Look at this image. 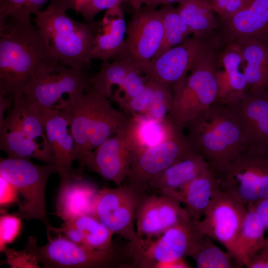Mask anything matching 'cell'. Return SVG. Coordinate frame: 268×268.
<instances>
[{"instance_id": "1", "label": "cell", "mask_w": 268, "mask_h": 268, "mask_svg": "<svg viewBox=\"0 0 268 268\" xmlns=\"http://www.w3.org/2000/svg\"><path fill=\"white\" fill-rule=\"evenodd\" d=\"M60 64L28 18L0 20V95L12 97Z\"/></svg>"}, {"instance_id": "2", "label": "cell", "mask_w": 268, "mask_h": 268, "mask_svg": "<svg viewBox=\"0 0 268 268\" xmlns=\"http://www.w3.org/2000/svg\"><path fill=\"white\" fill-rule=\"evenodd\" d=\"M185 128L216 176L248 146L243 125L229 104L216 102L189 121Z\"/></svg>"}, {"instance_id": "3", "label": "cell", "mask_w": 268, "mask_h": 268, "mask_svg": "<svg viewBox=\"0 0 268 268\" xmlns=\"http://www.w3.org/2000/svg\"><path fill=\"white\" fill-rule=\"evenodd\" d=\"M76 5L77 0H51L45 10L35 14L34 21L60 64L84 70L91 62L94 30L92 23L67 15Z\"/></svg>"}, {"instance_id": "4", "label": "cell", "mask_w": 268, "mask_h": 268, "mask_svg": "<svg viewBox=\"0 0 268 268\" xmlns=\"http://www.w3.org/2000/svg\"><path fill=\"white\" fill-rule=\"evenodd\" d=\"M222 45L217 33L174 91L172 103L166 118L177 127L184 129L189 121L217 101L216 67Z\"/></svg>"}, {"instance_id": "5", "label": "cell", "mask_w": 268, "mask_h": 268, "mask_svg": "<svg viewBox=\"0 0 268 268\" xmlns=\"http://www.w3.org/2000/svg\"><path fill=\"white\" fill-rule=\"evenodd\" d=\"M204 235L192 219L167 229L160 235L129 242V268H172L177 261L192 257Z\"/></svg>"}, {"instance_id": "6", "label": "cell", "mask_w": 268, "mask_h": 268, "mask_svg": "<svg viewBox=\"0 0 268 268\" xmlns=\"http://www.w3.org/2000/svg\"><path fill=\"white\" fill-rule=\"evenodd\" d=\"M58 172L54 164L37 165L30 159L8 157L0 159V176L11 183L22 197V202L12 213L26 220L37 219L47 229V236L56 232L49 221L45 192L50 176Z\"/></svg>"}, {"instance_id": "7", "label": "cell", "mask_w": 268, "mask_h": 268, "mask_svg": "<svg viewBox=\"0 0 268 268\" xmlns=\"http://www.w3.org/2000/svg\"><path fill=\"white\" fill-rule=\"evenodd\" d=\"M89 78L84 70L59 64L33 80L24 90V98L40 113L64 110L82 97Z\"/></svg>"}, {"instance_id": "8", "label": "cell", "mask_w": 268, "mask_h": 268, "mask_svg": "<svg viewBox=\"0 0 268 268\" xmlns=\"http://www.w3.org/2000/svg\"><path fill=\"white\" fill-rule=\"evenodd\" d=\"M220 190L246 207L268 197V151L247 147L216 176Z\"/></svg>"}, {"instance_id": "9", "label": "cell", "mask_w": 268, "mask_h": 268, "mask_svg": "<svg viewBox=\"0 0 268 268\" xmlns=\"http://www.w3.org/2000/svg\"><path fill=\"white\" fill-rule=\"evenodd\" d=\"M47 238L46 244L39 246L35 237L30 236L25 248L45 268H110L121 266L114 247L106 250L89 249L72 242L61 232Z\"/></svg>"}, {"instance_id": "10", "label": "cell", "mask_w": 268, "mask_h": 268, "mask_svg": "<svg viewBox=\"0 0 268 268\" xmlns=\"http://www.w3.org/2000/svg\"><path fill=\"white\" fill-rule=\"evenodd\" d=\"M197 153L201 154L184 129L176 127L167 139L134 157L127 178L128 184L144 194L157 175Z\"/></svg>"}, {"instance_id": "11", "label": "cell", "mask_w": 268, "mask_h": 268, "mask_svg": "<svg viewBox=\"0 0 268 268\" xmlns=\"http://www.w3.org/2000/svg\"><path fill=\"white\" fill-rule=\"evenodd\" d=\"M163 37L162 20L158 10L145 5L134 11L127 24L123 47L114 59L126 61L143 73L159 50Z\"/></svg>"}, {"instance_id": "12", "label": "cell", "mask_w": 268, "mask_h": 268, "mask_svg": "<svg viewBox=\"0 0 268 268\" xmlns=\"http://www.w3.org/2000/svg\"><path fill=\"white\" fill-rule=\"evenodd\" d=\"M143 195L128 184L115 188H104L98 192L93 216L114 234L120 235L130 243H136L139 238L134 223L136 209Z\"/></svg>"}, {"instance_id": "13", "label": "cell", "mask_w": 268, "mask_h": 268, "mask_svg": "<svg viewBox=\"0 0 268 268\" xmlns=\"http://www.w3.org/2000/svg\"><path fill=\"white\" fill-rule=\"evenodd\" d=\"M217 33L206 37L193 35L183 43L153 58L144 71V75L149 80L168 86L174 92Z\"/></svg>"}, {"instance_id": "14", "label": "cell", "mask_w": 268, "mask_h": 268, "mask_svg": "<svg viewBox=\"0 0 268 268\" xmlns=\"http://www.w3.org/2000/svg\"><path fill=\"white\" fill-rule=\"evenodd\" d=\"M247 211L246 206L219 189L203 217L196 221L204 235L221 243L234 256L235 242Z\"/></svg>"}, {"instance_id": "15", "label": "cell", "mask_w": 268, "mask_h": 268, "mask_svg": "<svg viewBox=\"0 0 268 268\" xmlns=\"http://www.w3.org/2000/svg\"><path fill=\"white\" fill-rule=\"evenodd\" d=\"M47 139L60 177V186L78 177L73 166L75 160V142L69 117L65 110H50L40 113Z\"/></svg>"}, {"instance_id": "16", "label": "cell", "mask_w": 268, "mask_h": 268, "mask_svg": "<svg viewBox=\"0 0 268 268\" xmlns=\"http://www.w3.org/2000/svg\"><path fill=\"white\" fill-rule=\"evenodd\" d=\"M125 126L98 146L85 163V167L89 170L117 186L127 178L134 157Z\"/></svg>"}, {"instance_id": "17", "label": "cell", "mask_w": 268, "mask_h": 268, "mask_svg": "<svg viewBox=\"0 0 268 268\" xmlns=\"http://www.w3.org/2000/svg\"><path fill=\"white\" fill-rule=\"evenodd\" d=\"M223 44L245 39L268 41V0H248L228 20L220 23Z\"/></svg>"}, {"instance_id": "18", "label": "cell", "mask_w": 268, "mask_h": 268, "mask_svg": "<svg viewBox=\"0 0 268 268\" xmlns=\"http://www.w3.org/2000/svg\"><path fill=\"white\" fill-rule=\"evenodd\" d=\"M229 104L243 125L248 147L268 151V91H246L239 99Z\"/></svg>"}, {"instance_id": "19", "label": "cell", "mask_w": 268, "mask_h": 268, "mask_svg": "<svg viewBox=\"0 0 268 268\" xmlns=\"http://www.w3.org/2000/svg\"><path fill=\"white\" fill-rule=\"evenodd\" d=\"M216 74L218 87L216 102L231 103L247 91L243 58L236 42L223 43L218 57Z\"/></svg>"}, {"instance_id": "20", "label": "cell", "mask_w": 268, "mask_h": 268, "mask_svg": "<svg viewBox=\"0 0 268 268\" xmlns=\"http://www.w3.org/2000/svg\"><path fill=\"white\" fill-rule=\"evenodd\" d=\"M91 23L94 37L90 60L108 61L120 51L126 36L127 24L121 4L106 10L102 19Z\"/></svg>"}, {"instance_id": "21", "label": "cell", "mask_w": 268, "mask_h": 268, "mask_svg": "<svg viewBox=\"0 0 268 268\" xmlns=\"http://www.w3.org/2000/svg\"><path fill=\"white\" fill-rule=\"evenodd\" d=\"M87 87L82 97L65 110L69 117L70 130L75 142L77 174L82 178L85 161L89 154L88 145L92 124L93 89Z\"/></svg>"}, {"instance_id": "22", "label": "cell", "mask_w": 268, "mask_h": 268, "mask_svg": "<svg viewBox=\"0 0 268 268\" xmlns=\"http://www.w3.org/2000/svg\"><path fill=\"white\" fill-rule=\"evenodd\" d=\"M0 149L6 152L8 157L34 158L54 164L51 151L29 137L9 113L0 123Z\"/></svg>"}, {"instance_id": "23", "label": "cell", "mask_w": 268, "mask_h": 268, "mask_svg": "<svg viewBox=\"0 0 268 268\" xmlns=\"http://www.w3.org/2000/svg\"><path fill=\"white\" fill-rule=\"evenodd\" d=\"M219 189L218 180L208 167L169 197L184 203L192 219L198 221L203 217L213 197Z\"/></svg>"}, {"instance_id": "24", "label": "cell", "mask_w": 268, "mask_h": 268, "mask_svg": "<svg viewBox=\"0 0 268 268\" xmlns=\"http://www.w3.org/2000/svg\"><path fill=\"white\" fill-rule=\"evenodd\" d=\"M98 192L94 187L81 179H73L61 186L57 198L56 214L64 222L84 215H93Z\"/></svg>"}, {"instance_id": "25", "label": "cell", "mask_w": 268, "mask_h": 268, "mask_svg": "<svg viewBox=\"0 0 268 268\" xmlns=\"http://www.w3.org/2000/svg\"><path fill=\"white\" fill-rule=\"evenodd\" d=\"M93 89V110L88 145L89 155L102 142L118 133L130 119L123 112L114 108L108 98Z\"/></svg>"}, {"instance_id": "26", "label": "cell", "mask_w": 268, "mask_h": 268, "mask_svg": "<svg viewBox=\"0 0 268 268\" xmlns=\"http://www.w3.org/2000/svg\"><path fill=\"white\" fill-rule=\"evenodd\" d=\"M234 42L241 52L247 91H268V41L251 39Z\"/></svg>"}, {"instance_id": "27", "label": "cell", "mask_w": 268, "mask_h": 268, "mask_svg": "<svg viewBox=\"0 0 268 268\" xmlns=\"http://www.w3.org/2000/svg\"><path fill=\"white\" fill-rule=\"evenodd\" d=\"M176 127L166 118L159 121L143 115L130 117L125 129L134 157L138 153L167 139Z\"/></svg>"}, {"instance_id": "28", "label": "cell", "mask_w": 268, "mask_h": 268, "mask_svg": "<svg viewBox=\"0 0 268 268\" xmlns=\"http://www.w3.org/2000/svg\"><path fill=\"white\" fill-rule=\"evenodd\" d=\"M208 165L203 156L197 153L179 161L157 175L149 189L169 197L200 174Z\"/></svg>"}, {"instance_id": "29", "label": "cell", "mask_w": 268, "mask_h": 268, "mask_svg": "<svg viewBox=\"0 0 268 268\" xmlns=\"http://www.w3.org/2000/svg\"><path fill=\"white\" fill-rule=\"evenodd\" d=\"M247 211L235 244L234 257L242 267L262 249L266 229L252 204Z\"/></svg>"}, {"instance_id": "30", "label": "cell", "mask_w": 268, "mask_h": 268, "mask_svg": "<svg viewBox=\"0 0 268 268\" xmlns=\"http://www.w3.org/2000/svg\"><path fill=\"white\" fill-rule=\"evenodd\" d=\"M176 8L193 36L208 37L220 28L219 21L208 0H184L178 2Z\"/></svg>"}, {"instance_id": "31", "label": "cell", "mask_w": 268, "mask_h": 268, "mask_svg": "<svg viewBox=\"0 0 268 268\" xmlns=\"http://www.w3.org/2000/svg\"><path fill=\"white\" fill-rule=\"evenodd\" d=\"M16 120L23 132L36 143L51 150L47 139L44 124L40 113L28 104L23 93L14 96L13 103L8 111Z\"/></svg>"}, {"instance_id": "32", "label": "cell", "mask_w": 268, "mask_h": 268, "mask_svg": "<svg viewBox=\"0 0 268 268\" xmlns=\"http://www.w3.org/2000/svg\"><path fill=\"white\" fill-rule=\"evenodd\" d=\"M135 220L139 238H151L164 232L158 207V195L142 196L136 209Z\"/></svg>"}, {"instance_id": "33", "label": "cell", "mask_w": 268, "mask_h": 268, "mask_svg": "<svg viewBox=\"0 0 268 268\" xmlns=\"http://www.w3.org/2000/svg\"><path fill=\"white\" fill-rule=\"evenodd\" d=\"M158 10L162 20L164 37L162 44L153 58L183 43L192 34L177 8L173 7L172 4L162 5Z\"/></svg>"}, {"instance_id": "34", "label": "cell", "mask_w": 268, "mask_h": 268, "mask_svg": "<svg viewBox=\"0 0 268 268\" xmlns=\"http://www.w3.org/2000/svg\"><path fill=\"white\" fill-rule=\"evenodd\" d=\"M132 64L123 60H114L109 63L103 62L99 71L89 78V84L96 90L110 98L112 95V87L121 88L125 83Z\"/></svg>"}, {"instance_id": "35", "label": "cell", "mask_w": 268, "mask_h": 268, "mask_svg": "<svg viewBox=\"0 0 268 268\" xmlns=\"http://www.w3.org/2000/svg\"><path fill=\"white\" fill-rule=\"evenodd\" d=\"M78 228L83 235L81 246L99 250L112 248V237L114 233L91 215L81 216L69 221Z\"/></svg>"}, {"instance_id": "36", "label": "cell", "mask_w": 268, "mask_h": 268, "mask_svg": "<svg viewBox=\"0 0 268 268\" xmlns=\"http://www.w3.org/2000/svg\"><path fill=\"white\" fill-rule=\"evenodd\" d=\"M192 257L198 268H231L241 267L235 257L215 245L212 238L204 235Z\"/></svg>"}, {"instance_id": "37", "label": "cell", "mask_w": 268, "mask_h": 268, "mask_svg": "<svg viewBox=\"0 0 268 268\" xmlns=\"http://www.w3.org/2000/svg\"><path fill=\"white\" fill-rule=\"evenodd\" d=\"M157 84V82L148 79L141 91L133 97L124 99L119 95L114 93L110 98L119 105L128 116L130 117L136 115H143L152 101Z\"/></svg>"}, {"instance_id": "38", "label": "cell", "mask_w": 268, "mask_h": 268, "mask_svg": "<svg viewBox=\"0 0 268 268\" xmlns=\"http://www.w3.org/2000/svg\"><path fill=\"white\" fill-rule=\"evenodd\" d=\"M173 92L168 86L157 82L152 101L143 115L154 120H164L170 109Z\"/></svg>"}, {"instance_id": "39", "label": "cell", "mask_w": 268, "mask_h": 268, "mask_svg": "<svg viewBox=\"0 0 268 268\" xmlns=\"http://www.w3.org/2000/svg\"><path fill=\"white\" fill-rule=\"evenodd\" d=\"M22 219L13 214L1 210L0 217V251L4 252L6 246L12 243L19 235Z\"/></svg>"}, {"instance_id": "40", "label": "cell", "mask_w": 268, "mask_h": 268, "mask_svg": "<svg viewBox=\"0 0 268 268\" xmlns=\"http://www.w3.org/2000/svg\"><path fill=\"white\" fill-rule=\"evenodd\" d=\"M122 0H81L77 4V11L88 23H93L101 11L121 4Z\"/></svg>"}, {"instance_id": "41", "label": "cell", "mask_w": 268, "mask_h": 268, "mask_svg": "<svg viewBox=\"0 0 268 268\" xmlns=\"http://www.w3.org/2000/svg\"><path fill=\"white\" fill-rule=\"evenodd\" d=\"M147 80L141 71L133 66L122 87L114 93L119 95L124 99L133 97L141 91Z\"/></svg>"}, {"instance_id": "42", "label": "cell", "mask_w": 268, "mask_h": 268, "mask_svg": "<svg viewBox=\"0 0 268 268\" xmlns=\"http://www.w3.org/2000/svg\"><path fill=\"white\" fill-rule=\"evenodd\" d=\"M4 253L6 256L4 262L11 268H41L36 258L25 249L18 251L14 249L6 248Z\"/></svg>"}, {"instance_id": "43", "label": "cell", "mask_w": 268, "mask_h": 268, "mask_svg": "<svg viewBox=\"0 0 268 268\" xmlns=\"http://www.w3.org/2000/svg\"><path fill=\"white\" fill-rule=\"evenodd\" d=\"M218 16L219 23L224 22L238 12L248 0H208Z\"/></svg>"}, {"instance_id": "44", "label": "cell", "mask_w": 268, "mask_h": 268, "mask_svg": "<svg viewBox=\"0 0 268 268\" xmlns=\"http://www.w3.org/2000/svg\"><path fill=\"white\" fill-rule=\"evenodd\" d=\"M28 0H0V20L7 18H28L26 8Z\"/></svg>"}, {"instance_id": "45", "label": "cell", "mask_w": 268, "mask_h": 268, "mask_svg": "<svg viewBox=\"0 0 268 268\" xmlns=\"http://www.w3.org/2000/svg\"><path fill=\"white\" fill-rule=\"evenodd\" d=\"M19 193L11 183L0 176V209L14 203H18Z\"/></svg>"}, {"instance_id": "46", "label": "cell", "mask_w": 268, "mask_h": 268, "mask_svg": "<svg viewBox=\"0 0 268 268\" xmlns=\"http://www.w3.org/2000/svg\"><path fill=\"white\" fill-rule=\"evenodd\" d=\"M59 231L62 234L72 242L82 245L83 235L82 232L75 227L71 222H64Z\"/></svg>"}, {"instance_id": "47", "label": "cell", "mask_w": 268, "mask_h": 268, "mask_svg": "<svg viewBox=\"0 0 268 268\" xmlns=\"http://www.w3.org/2000/svg\"><path fill=\"white\" fill-rule=\"evenodd\" d=\"M267 230H268V197L251 204Z\"/></svg>"}, {"instance_id": "48", "label": "cell", "mask_w": 268, "mask_h": 268, "mask_svg": "<svg viewBox=\"0 0 268 268\" xmlns=\"http://www.w3.org/2000/svg\"><path fill=\"white\" fill-rule=\"evenodd\" d=\"M13 100L12 97H4L0 95V123L4 119L5 112L8 111L12 106Z\"/></svg>"}, {"instance_id": "49", "label": "cell", "mask_w": 268, "mask_h": 268, "mask_svg": "<svg viewBox=\"0 0 268 268\" xmlns=\"http://www.w3.org/2000/svg\"><path fill=\"white\" fill-rule=\"evenodd\" d=\"M134 11L141 9L143 5H147L152 0H126Z\"/></svg>"}, {"instance_id": "50", "label": "cell", "mask_w": 268, "mask_h": 268, "mask_svg": "<svg viewBox=\"0 0 268 268\" xmlns=\"http://www.w3.org/2000/svg\"><path fill=\"white\" fill-rule=\"evenodd\" d=\"M183 0H152L146 6L153 8H156V6L159 5L171 4L174 2H179Z\"/></svg>"}, {"instance_id": "51", "label": "cell", "mask_w": 268, "mask_h": 268, "mask_svg": "<svg viewBox=\"0 0 268 268\" xmlns=\"http://www.w3.org/2000/svg\"><path fill=\"white\" fill-rule=\"evenodd\" d=\"M261 250L268 253V237L266 238L264 245Z\"/></svg>"}, {"instance_id": "52", "label": "cell", "mask_w": 268, "mask_h": 268, "mask_svg": "<svg viewBox=\"0 0 268 268\" xmlns=\"http://www.w3.org/2000/svg\"><path fill=\"white\" fill-rule=\"evenodd\" d=\"M265 252V251H264ZM267 253V258L266 261V265H265V268H268V253L265 252Z\"/></svg>"}]
</instances>
